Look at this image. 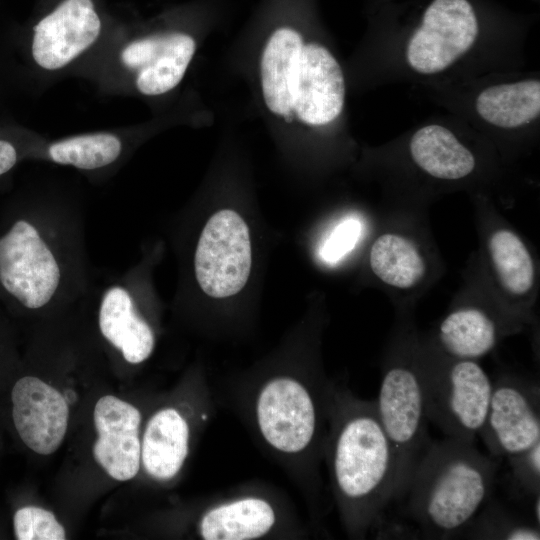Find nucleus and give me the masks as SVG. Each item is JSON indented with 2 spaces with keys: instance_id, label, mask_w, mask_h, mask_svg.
I'll list each match as a JSON object with an SVG mask.
<instances>
[{
  "instance_id": "obj_7",
  "label": "nucleus",
  "mask_w": 540,
  "mask_h": 540,
  "mask_svg": "<svg viewBox=\"0 0 540 540\" xmlns=\"http://www.w3.org/2000/svg\"><path fill=\"white\" fill-rule=\"evenodd\" d=\"M143 263L95 278L85 295L96 306L97 325L103 339L129 364L146 361L155 348L156 334L142 310L145 294Z\"/></svg>"
},
{
  "instance_id": "obj_28",
  "label": "nucleus",
  "mask_w": 540,
  "mask_h": 540,
  "mask_svg": "<svg viewBox=\"0 0 540 540\" xmlns=\"http://www.w3.org/2000/svg\"><path fill=\"white\" fill-rule=\"evenodd\" d=\"M514 485L530 498L540 494V441L508 458Z\"/></svg>"
},
{
  "instance_id": "obj_8",
  "label": "nucleus",
  "mask_w": 540,
  "mask_h": 540,
  "mask_svg": "<svg viewBox=\"0 0 540 540\" xmlns=\"http://www.w3.org/2000/svg\"><path fill=\"white\" fill-rule=\"evenodd\" d=\"M479 32L471 0H431L407 41L406 61L418 74L441 73L473 47Z\"/></svg>"
},
{
  "instance_id": "obj_2",
  "label": "nucleus",
  "mask_w": 540,
  "mask_h": 540,
  "mask_svg": "<svg viewBox=\"0 0 540 540\" xmlns=\"http://www.w3.org/2000/svg\"><path fill=\"white\" fill-rule=\"evenodd\" d=\"M323 456L348 535L363 539L393 500L395 456L375 400L330 383Z\"/></svg>"
},
{
  "instance_id": "obj_11",
  "label": "nucleus",
  "mask_w": 540,
  "mask_h": 540,
  "mask_svg": "<svg viewBox=\"0 0 540 540\" xmlns=\"http://www.w3.org/2000/svg\"><path fill=\"white\" fill-rule=\"evenodd\" d=\"M100 32L92 0H64L34 27L32 57L44 70L62 69L89 49Z\"/></svg>"
},
{
  "instance_id": "obj_1",
  "label": "nucleus",
  "mask_w": 540,
  "mask_h": 540,
  "mask_svg": "<svg viewBox=\"0 0 540 540\" xmlns=\"http://www.w3.org/2000/svg\"><path fill=\"white\" fill-rule=\"evenodd\" d=\"M93 278L85 212L76 200L44 194L0 227V296L21 309H68L85 297Z\"/></svg>"
},
{
  "instance_id": "obj_19",
  "label": "nucleus",
  "mask_w": 540,
  "mask_h": 540,
  "mask_svg": "<svg viewBox=\"0 0 540 540\" xmlns=\"http://www.w3.org/2000/svg\"><path fill=\"white\" fill-rule=\"evenodd\" d=\"M191 424L180 409L168 406L148 420L141 441L145 472L157 481H169L182 470L189 455Z\"/></svg>"
},
{
  "instance_id": "obj_6",
  "label": "nucleus",
  "mask_w": 540,
  "mask_h": 540,
  "mask_svg": "<svg viewBox=\"0 0 540 540\" xmlns=\"http://www.w3.org/2000/svg\"><path fill=\"white\" fill-rule=\"evenodd\" d=\"M427 417L447 437L474 442L488 410L492 385L478 360L456 358L427 342L418 347Z\"/></svg>"
},
{
  "instance_id": "obj_17",
  "label": "nucleus",
  "mask_w": 540,
  "mask_h": 540,
  "mask_svg": "<svg viewBox=\"0 0 540 540\" xmlns=\"http://www.w3.org/2000/svg\"><path fill=\"white\" fill-rule=\"evenodd\" d=\"M283 520L275 498L245 492L213 502L201 513L196 529L204 540H255L276 533Z\"/></svg>"
},
{
  "instance_id": "obj_30",
  "label": "nucleus",
  "mask_w": 540,
  "mask_h": 540,
  "mask_svg": "<svg viewBox=\"0 0 540 540\" xmlns=\"http://www.w3.org/2000/svg\"><path fill=\"white\" fill-rule=\"evenodd\" d=\"M540 494L533 498L532 514L534 519V524L540 525Z\"/></svg>"
},
{
  "instance_id": "obj_16",
  "label": "nucleus",
  "mask_w": 540,
  "mask_h": 540,
  "mask_svg": "<svg viewBox=\"0 0 540 540\" xmlns=\"http://www.w3.org/2000/svg\"><path fill=\"white\" fill-rule=\"evenodd\" d=\"M93 418L98 434L93 446L97 463L116 480L134 478L141 461L140 411L128 402L107 395L97 401Z\"/></svg>"
},
{
  "instance_id": "obj_22",
  "label": "nucleus",
  "mask_w": 540,
  "mask_h": 540,
  "mask_svg": "<svg viewBox=\"0 0 540 540\" xmlns=\"http://www.w3.org/2000/svg\"><path fill=\"white\" fill-rule=\"evenodd\" d=\"M475 110L485 122L516 129L535 121L540 113V81L524 79L488 86L478 93Z\"/></svg>"
},
{
  "instance_id": "obj_4",
  "label": "nucleus",
  "mask_w": 540,
  "mask_h": 540,
  "mask_svg": "<svg viewBox=\"0 0 540 540\" xmlns=\"http://www.w3.org/2000/svg\"><path fill=\"white\" fill-rule=\"evenodd\" d=\"M330 383L277 374L261 382L252 404L255 429L266 447L296 462L312 492L319 489Z\"/></svg>"
},
{
  "instance_id": "obj_21",
  "label": "nucleus",
  "mask_w": 540,
  "mask_h": 540,
  "mask_svg": "<svg viewBox=\"0 0 540 540\" xmlns=\"http://www.w3.org/2000/svg\"><path fill=\"white\" fill-rule=\"evenodd\" d=\"M409 154L423 173L438 180H462L476 168L470 149L451 130L439 124L417 129L409 141Z\"/></svg>"
},
{
  "instance_id": "obj_14",
  "label": "nucleus",
  "mask_w": 540,
  "mask_h": 540,
  "mask_svg": "<svg viewBox=\"0 0 540 540\" xmlns=\"http://www.w3.org/2000/svg\"><path fill=\"white\" fill-rule=\"evenodd\" d=\"M195 50L191 35L168 32L130 42L120 57L123 65L135 72L137 90L146 96H158L181 82Z\"/></svg>"
},
{
  "instance_id": "obj_27",
  "label": "nucleus",
  "mask_w": 540,
  "mask_h": 540,
  "mask_svg": "<svg viewBox=\"0 0 540 540\" xmlns=\"http://www.w3.org/2000/svg\"><path fill=\"white\" fill-rule=\"evenodd\" d=\"M363 232L362 222L354 216L341 219L327 234L319 248V257L326 264H336L357 245Z\"/></svg>"
},
{
  "instance_id": "obj_13",
  "label": "nucleus",
  "mask_w": 540,
  "mask_h": 540,
  "mask_svg": "<svg viewBox=\"0 0 540 540\" xmlns=\"http://www.w3.org/2000/svg\"><path fill=\"white\" fill-rule=\"evenodd\" d=\"M15 428L32 451L49 455L61 445L68 427L69 409L64 396L35 376H24L11 392Z\"/></svg>"
},
{
  "instance_id": "obj_25",
  "label": "nucleus",
  "mask_w": 540,
  "mask_h": 540,
  "mask_svg": "<svg viewBox=\"0 0 540 540\" xmlns=\"http://www.w3.org/2000/svg\"><path fill=\"white\" fill-rule=\"evenodd\" d=\"M469 538L539 540V526L513 515L501 505H487L465 528Z\"/></svg>"
},
{
  "instance_id": "obj_15",
  "label": "nucleus",
  "mask_w": 540,
  "mask_h": 540,
  "mask_svg": "<svg viewBox=\"0 0 540 540\" xmlns=\"http://www.w3.org/2000/svg\"><path fill=\"white\" fill-rule=\"evenodd\" d=\"M345 102V79L337 59L324 46L304 45L297 70L293 110L311 126L334 121Z\"/></svg>"
},
{
  "instance_id": "obj_9",
  "label": "nucleus",
  "mask_w": 540,
  "mask_h": 540,
  "mask_svg": "<svg viewBox=\"0 0 540 540\" xmlns=\"http://www.w3.org/2000/svg\"><path fill=\"white\" fill-rule=\"evenodd\" d=\"M249 229L235 211L223 209L205 223L198 238L193 272L200 289L212 298H227L240 292L251 271Z\"/></svg>"
},
{
  "instance_id": "obj_20",
  "label": "nucleus",
  "mask_w": 540,
  "mask_h": 540,
  "mask_svg": "<svg viewBox=\"0 0 540 540\" xmlns=\"http://www.w3.org/2000/svg\"><path fill=\"white\" fill-rule=\"evenodd\" d=\"M301 35L294 29H276L266 42L260 76L264 102L276 115H288L293 110V95L300 56Z\"/></svg>"
},
{
  "instance_id": "obj_10",
  "label": "nucleus",
  "mask_w": 540,
  "mask_h": 540,
  "mask_svg": "<svg viewBox=\"0 0 540 540\" xmlns=\"http://www.w3.org/2000/svg\"><path fill=\"white\" fill-rule=\"evenodd\" d=\"M539 386L504 374L492 385L484 424L478 434L489 454L510 458L540 441Z\"/></svg>"
},
{
  "instance_id": "obj_3",
  "label": "nucleus",
  "mask_w": 540,
  "mask_h": 540,
  "mask_svg": "<svg viewBox=\"0 0 540 540\" xmlns=\"http://www.w3.org/2000/svg\"><path fill=\"white\" fill-rule=\"evenodd\" d=\"M499 458L474 442L447 437L431 441L412 473L405 497L408 512L426 538L464 532L491 495Z\"/></svg>"
},
{
  "instance_id": "obj_24",
  "label": "nucleus",
  "mask_w": 540,
  "mask_h": 540,
  "mask_svg": "<svg viewBox=\"0 0 540 540\" xmlns=\"http://www.w3.org/2000/svg\"><path fill=\"white\" fill-rule=\"evenodd\" d=\"M125 143L110 132H96L60 139L43 147L42 157L84 172H99L114 166L124 155Z\"/></svg>"
},
{
  "instance_id": "obj_26",
  "label": "nucleus",
  "mask_w": 540,
  "mask_h": 540,
  "mask_svg": "<svg viewBox=\"0 0 540 540\" xmlns=\"http://www.w3.org/2000/svg\"><path fill=\"white\" fill-rule=\"evenodd\" d=\"M18 540H64L63 526L55 516L43 508L27 506L16 511L13 518Z\"/></svg>"
},
{
  "instance_id": "obj_5",
  "label": "nucleus",
  "mask_w": 540,
  "mask_h": 540,
  "mask_svg": "<svg viewBox=\"0 0 540 540\" xmlns=\"http://www.w3.org/2000/svg\"><path fill=\"white\" fill-rule=\"evenodd\" d=\"M418 347L419 340L410 327L397 333L384 359L375 400L395 456L393 500L405 497L414 468L432 441Z\"/></svg>"
},
{
  "instance_id": "obj_18",
  "label": "nucleus",
  "mask_w": 540,
  "mask_h": 540,
  "mask_svg": "<svg viewBox=\"0 0 540 540\" xmlns=\"http://www.w3.org/2000/svg\"><path fill=\"white\" fill-rule=\"evenodd\" d=\"M485 248L496 283L507 295V311L528 322V299L537 281L536 263L529 248L515 231L504 226L489 232Z\"/></svg>"
},
{
  "instance_id": "obj_12",
  "label": "nucleus",
  "mask_w": 540,
  "mask_h": 540,
  "mask_svg": "<svg viewBox=\"0 0 540 540\" xmlns=\"http://www.w3.org/2000/svg\"><path fill=\"white\" fill-rule=\"evenodd\" d=\"M524 323L500 306L466 303L444 316L427 343L446 355L478 360L490 353L503 337L519 331Z\"/></svg>"
},
{
  "instance_id": "obj_23",
  "label": "nucleus",
  "mask_w": 540,
  "mask_h": 540,
  "mask_svg": "<svg viewBox=\"0 0 540 540\" xmlns=\"http://www.w3.org/2000/svg\"><path fill=\"white\" fill-rule=\"evenodd\" d=\"M373 274L385 285L408 290L419 285L427 272V263L418 245L398 232H384L369 252Z\"/></svg>"
},
{
  "instance_id": "obj_29",
  "label": "nucleus",
  "mask_w": 540,
  "mask_h": 540,
  "mask_svg": "<svg viewBox=\"0 0 540 540\" xmlns=\"http://www.w3.org/2000/svg\"><path fill=\"white\" fill-rule=\"evenodd\" d=\"M18 160L16 147L7 140L0 139V176L10 171Z\"/></svg>"
}]
</instances>
